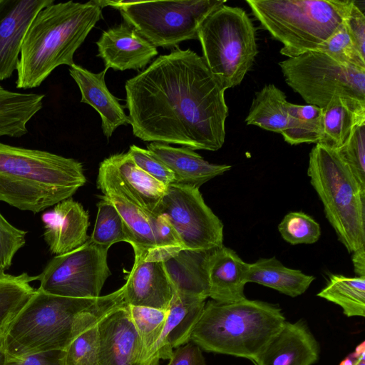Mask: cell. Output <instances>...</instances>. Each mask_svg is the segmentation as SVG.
<instances>
[{"mask_svg": "<svg viewBox=\"0 0 365 365\" xmlns=\"http://www.w3.org/2000/svg\"><path fill=\"white\" fill-rule=\"evenodd\" d=\"M314 51L349 66L365 68V58L357 51L344 23Z\"/></svg>", "mask_w": 365, "mask_h": 365, "instance_id": "cell-36", "label": "cell"}, {"mask_svg": "<svg viewBox=\"0 0 365 365\" xmlns=\"http://www.w3.org/2000/svg\"><path fill=\"white\" fill-rule=\"evenodd\" d=\"M44 98L45 94L11 91L0 85V137L27 134V125L43 108Z\"/></svg>", "mask_w": 365, "mask_h": 365, "instance_id": "cell-27", "label": "cell"}, {"mask_svg": "<svg viewBox=\"0 0 365 365\" xmlns=\"http://www.w3.org/2000/svg\"><path fill=\"white\" fill-rule=\"evenodd\" d=\"M53 0H0V81L17 71L21 46L36 15Z\"/></svg>", "mask_w": 365, "mask_h": 365, "instance_id": "cell-14", "label": "cell"}, {"mask_svg": "<svg viewBox=\"0 0 365 365\" xmlns=\"http://www.w3.org/2000/svg\"><path fill=\"white\" fill-rule=\"evenodd\" d=\"M26 234L10 224L0 212V272L11 267L14 255L25 245Z\"/></svg>", "mask_w": 365, "mask_h": 365, "instance_id": "cell-40", "label": "cell"}, {"mask_svg": "<svg viewBox=\"0 0 365 365\" xmlns=\"http://www.w3.org/2000/svg\"><path fill=\"white\" fill-rule=\"evenodd\" d=\"M197 39L206 65L225 90L241 83L258 53L252 21L237 6L223 5L210 14Z\"/></svg>", "mask_w": 365, "mask_h": 365, "instance_id": "cell-8", "label": "cell"}, {"mask_svg": "<svg viewBox=\"0 0 365 365\" xmlns=\"http://www.w3.org/2000/svg\"><path fill=\"white\" fill-rule=\"evenodd\" d=\"M97 187L120 214L125 226L128 243L135 255L146 260H158V249L150 225V211L142 207L135 196L118 176L108 158L98 168Z\"/></svg>", "mask_w": 365, "mask_h": 365, "instance_id": "cell-13", "label": "cell"}, {"mask_svg": "<svg viewBox=\"0 0 365 365\" xmlns=\"http://www.w3.org/2000/svg\"><path fill=\"white\" fill-rule=\"evenodd\" d=\"M108 248L88 240L69 252L56 255L42 272L31 276L40 282L38 289L61 297L96 298L111 274L108 265Z\"/></svg>", "mask_w": 365, "mask_h": 365, "instance_id": "cell-11", "label": "cell"}, {"mask_svg": "<svg viewBox=\"0 0 365 365\" xmlns=\"http://www.w3.org/2000/svg\"><path fill=\"white\" fill-rule=\"evenodd\" d=\"M212 250L183 249L163 261L173 293L203 299L208 297L207 266Z\"/></svg>", "mask_w": 365, "mask_h": 365, "instance_id": "cell-24", "label": "cell"}, {"mask_svg": "<svg viewBox=\"0 0 365 365\" xmlns=\"http://www.w3.org/2000/svg\"><path fill=\"white\" fill-rule=\"evenodd\" d=\"M125 88L130 124L140 140L211 151L223 145L225 89L191 49L160 56Z\"/></svg>", "mask_w": 365, "mask_h": 365, "instance_id": "cell-1", "label": "cell"}, {"mask_svg": "<svg viewBox=\"0 0 365 365\" xmlns=\"http://www.w3.org/2000/svg\"><path fill=\"white\" fill-rule=\"evenodd\" d=\"M285 322L276 304L247 298L230 303L211 299L205 302L190 341L207 352L254 361Z\"/></svg>", "mask_w": 365, "mask_h": 365, "instance_id": "cell-5", "label": "cell"}, {"mask_svg": "<svg viewBox=\"0 0 365 365\" xmlns=\"http://www.w3.org/2000/svg\"><path fill=\"white\" fill-rule=\"evenodd\" d=\"M43 239L50 252L63 255L88 241L89 215L82 205L72 197L65 199L41 216Z\"/></svg>", "mask_w": 365, "mask_h": 365, "instance_id": "cell-16", "label": "cell"}, {"mask_svg": "<svg viewBox=\"0 0 365 365\" xmlns=\"http://www.w3.org/2000/svg\"><path fill=\"white\" fill-rule=\"evenodd\" d=\"M26 272L12 275L0 272V336H4L11 322L36 289Z\"/></svg>", "mask_w": 365, "mask_h": 365, "instance_id": "cell-31", "label": "cell"}, {"mask_svg": "<svg viewBox=\"0 0 365 365\" xmlns=\"http://www.w3.org/2000/svg\"><path fill=\"white\" fill-rule=\"evenodd\" d=\"M98 329L99 365H146L126 304L106 316Z\"/></svg>", "mask_w": 365, "mask_h": 365, "instance_id": "cell-15", "label": "cell"}, {"mask_svg": "<svg viewBox=\"0 0 365 365\" xmlns=\"http://www.w3.org/2000/svg\"><path fill=\"white\" fill-rule=\"evenodd\" d=\"M354 270L358 277H365V246L352 252Z\"/></svg>", "mask_w": 365, "mask_h": 365, "instance_id": "cell-45", "label": "cell"}, {"mask_svg": "<svg viewBox=\"0 0 365 365\" xmlns=\"http://www.w3.org/2000/svg\"><path fill=\"white\" fill-rule=\"evenodd\" d=\"M226 0L97 1L119 10L124 22L155 47L197 39L203 21Z\"/></svg>", "mask_w": 365, "mask_h": 365, "instance_id": "cell-9", "label": "cell"}, {"mask_svg": "<svg viewBox=\"0 0 365 365\" xmlns=\"http://www.w3.org/2000/svg\"><path fill=\"white\" fill-rule=\"evenodd\" d=\"M127 306L142 345L145 363L148 365V359L162 334L168 310Z\"/></svg>", "mask_w": 365, "mask_h": 365, "instance_id": "cell-33", "label": "cell"}, {"mask_svg": "<svg viewBox=\"0 0 365 365\" xmlns=\"http://www.w3.org/2000/svg\"><path fill=\"white\" fill-rule=\"evenodd\" d=\"M319 356V344L306 323L286 321L253 362L255 365H312Z\"/></svg>", "mask_w": 365, "mask_h": 365, "instance_id": "cell-19", "label": "cell"}, {"mask_svg": "<svg viewBox=\"0 0 365 365\" xmlns=\"http://www.w3.org/2000/svg\"><path fill=\"white\" fill-rule=\"evenodd\" d=\"M288 121L281 133L290 145L317 143L322 129L323 108L314 105L288 103Z\"/></svg>", "mask_w": 365, "mask_h": 365, "instance_id": "cell-32", "label": "cell"}, {"mask_svg": "<svg viewBox=\"0 0 365 365\" xmlns=\"http://www.w3.org/2000/svg\"><path fill=\"white\" fill-rule=\"evenodd\" d=\"M96 45L97 56L103 59L105 68L115 71L142 69L158 53L156 47L125 22L103 31Z\"/></svg>", "mask_w": 365, "mask_h": 365, "instance_id": "cell-17", "label": "cell"}, {"mask_svg": "<svg viewBox=\"0 0 365 365\" xmlns=\"http://www.w3.org/2000/svg\"><path fill=\"white\" fill-rule=\"evenodd\" d=\"M315 277L285 267L275 257L249 264L247 282L257 283L292 297L304 294Z\"/></svg>", "mask_w": 365, "mask_h": 365, "instance_id": "cell-26", "label": "cell"}, {"mask_svg": "<svg viewBox=\"0 0 365 365\" xmlns=\"http://www.w3.org/2000/svg\"><path fill=\"white\" fill-rule=\"evenodd\" d=\"M365 355V341H362L355 349V351L345 357L339 365H355L357 360Z\"/></svg>", "mask_w": 365, "mask_h": 365, "instance_id": "cell-46", "label": "cell"}, {"mask_svg": "<svg viewBox=\"0 0 365 365\" xmlns=\"http://www.w3.org/2000/svg\"><path fill=\"white\" fill-rule=\"evenodd\" d=\"M248 263L224 245L212 250L207 260L209 295L212 300L230 303L246 298Z\"/></svg>", "mask_w": 365, "mask_h": 365, "instance_id": "cell-22", "label": "cell"}, {"mask_svg": "<svg viewBox=\"0 0 365 365\" xmlns=\"http://www.w3.org/2000/svg\"><path fill=\"white\" fill-rule=\"evenodd\" d=\"M288 103L282 90L274 84H267L255 93L245 122L281 133L287 125Z\"/></svg>", "mask_w": 365, "mask_h": 365, "instance_id": "cell-29", "label": "cell"}, {"mask_svg": "<svg viewBox=\"0 0 365 365\" xmlns=\"http://www.w3.org/2000/svg\"><path fill=\"white\" fill-rule=\"evenodd\" d=\"M345 26L357 51L365 58V16L355 1Z\"/></svg>", "mask_w": 365, "mask_h": 365, "instance_id": "cell-42", "label": "cell"}, {"mask_svg": "<svg viewBox=\"0 0 365 365\" xmlns=\"http://www.w3.org/2000/svg\"><path fill=\"white\" fill-rule=\"evenodd\" d=\"M97 204L96 223L89 240L109 247L120 242H128L123 221L115 206L103 195Z\"/></svg>", "mask_w": 365, "mask_h": 365, "instance_id": "cell-34", "label": "cell"}, {"mask_svg": "<svg viewBox=\"0 0 365 365\" xmlns=\"http://www.w3.org/2000/svg\"><path fill=\"white\" fill-rule=\"evenodd\" d=\"M282 237L288 243L313 244L321 236L319 224L311 216L302 212L287 214L278 225Z\"/></svg>", "mask_w": 365, "mask_h": 365, "instance_id": "cell-35", "label": "cell"}, {"mask_svg": "<svg viewBox=\"0 0 365 365\" xmlns=\"http://www.w3.org/2000/svg\"><path fill=\"white\" fill-rule=\"evenodd\" d=\"M86 178L79 161L0 142V202L40 212L71 197Z\"/></svg>", "mask_w": 365, "mask_h": 365, "instance_id": "cell-4", "label": "cell"}, {"mask_svg": "<svg viewBox=\"0 0 365 365\" xmlns=\"http://www.w3.org/2000/svg\"><path fill=\"white\" fill-rule=\"evenodd\" d=\"M167 365H206L202 349L189 341L173 350Z\"/></svg>", "mask_w": 365, "mask_h": 365, "instance_id": "cell-44", "label": "cell"}, {"mask_svg": "<svg viewBox=\"0 0 365 365\" xmlns=\"http://www.w3.org/2000/svg\"><path fill=\"white\" fill-rule=\"evenodd\" d=\"M69 73L79 88L81 102L92 106L100 115L104 135L109 138L120 125L130 124L118 99L109 91L105 76L108 68L100 73H93L74 63L69 68Z\"/></svg>", "mask_w": 365, "mask_h": 365, "instance_id": "cell-21", "label": "cell"}, {"mask_svg": "<svg viewBox=\"0 0 365 365\" xmlns=\"http://www.w3.org/2000/svg\"><path fill=\"white\" fill-rule=\"evenodd\" d=\"M148 150L173 173L177 184L200 187L231 169L229 165L210 163L188 147L175 148L162 143H150Z\"/></svg>", "mask_w": 365, "mask_h": 365, "instance_id": "cell-23", "label": "cell"}, {"mask_svg": "<svg viewBox=\"0 0 365 365\" xmlns=\"http://www.w3.org/2000/svg\"><path fill=\"white\" fill-rule=\"evenodd\" d=\"M336 150L361 187L365 189V123L358 125L347 141Z\"/></svg>", "mask_w": 365, "mask_h": 365, "instance_id": "cell-39", "label": "cell"}, {"mask_svg": "<svg viewBox=\"0 0 365 365\" xmlns=\"http://www.w3.org/2000/svg\"><path fill=\"white\" fill-rule=\"evenodd\" d=\"M284 81L306 103L324 108L334 96L365 101V68L308 51L279 63Z\"/></svg>", "mask_w": 365, "mask_h": 365, "instance_id": "cell-10", "label": "cell"}, {"mask_svg": "<svg viewBox=\"0 0 365 365\" xmlns=\"http://www.w3.org/2000/svg\"><path fill=\"white\" fill-rule=\"evenodd\" d=\"M365 123V101L334 96L323 108L322 129L317 143L339 149L353 130Z\"/></svg>", "mask_w": 365, "mask_h": 365, "instance_id": "cell-25", "label": "cell"}, {"mask_svg": "<svg viewBox=\"0 0 365 365\" xmlns=\"http://www.w3.org/2000/svg\"><path fill=\"white\" fill-rule=\"evenodd\" d=\"M307 175L339 240L352 253L365 246V189L336 149L317 143Z\"/></svg>", "mask_w": 365, "mask_h": 365, "instance_id": "cell-7", "label": "cell"}, {"mask_svg": "<svg viewBox=\"0 0 365 365\" xmlns=\"http://www.w3.org/2000/svg\"><path fill=\"white\" fill-rule=\"evenodd\" d=\"M155 213L168 216L185 249L211 250L223 245V224L198 187L169 185Z\"/></svg>", "mask_w": 365, "mask_h": 365, "instance_id": "cell-12", "label": "cell"}, {"mask_svg": "<svg viewBox=\"0 0 365 365\" xmlns=\"http://www.w3.org/2000/svg\"><path fill=\"white\" fill-rule=\"evenodd\" d=\"M355 365H365V355L361 356L355 364Z\"/></svg>", "mask_w": 365, "mask_h": 365, "instance_id": "cell-48", "label": "cell"}, {"mask_svg": "<svg viewBox=\"0 0 365 365\" xmlns=\"http://www.w3.org/2000/svg\"><path fill=\"white\" fill-rule=\"evenodd\" d=\"M126 304L168 310L173 290L163 261L135 255L133 267L123 286Z\"/></svg>", "mask_w": 365, "mask_h": 365, "instance_id": "cell-18", "label": "cell"}, {"mask_svg": "<svg viewBox=\"0 0 365 365\" xmlns=\"http://www.w3.org/2000/svg\"><path fill=\"white\" fill-rule=\"evenodd\" d=\"M205 300L173 293L162 334L148 361L158 365L160 359H169L176 349L190 341L192 331L203 311Z\"/></svg>", "mask_w": 365, "mask_h": 365, "instance_id": "cell-20", "label": "cell"}, {"mask_svg": "<svg viewBox=\"0 0 365 365\" xmlns=\"http://www.w3.org/2000/svg\"><path fill=\"white\" fill-rule=\"evenodd\" d=\"M125 304L123 288L96 298H72L36 289L4 334L7 359L66 350L81 334Z\"/></svg>", "mask_w": 365, "mask_h": 365, "instance_id": "cell-2", "label": "cell"}, {"mask_svg": "<svg viewBox=\"0 0 365 365\" xmlns=\"http://www.w3.org/2000/svg\"><path fill=\"white\" fill-rule=\"evenodd\" d=\"M261 26L292 58L314 51L348 18L354 0H247Z\"/></svg>", "mask_w": 365, "mask_h": 365, "instance_id": "cell-6", "label": "cell"}, {"mask_svg": "<svg viewBox=\"0 0 365 365\" xmlns=\"http://www.w3.org/2000/svg\"><path fill=\"white\" fill-rule=\"evenodd\" d=\"M148 218L158 249V260L165 261L185 249L166 215L150 212Z\"/></svg>", "mask_w": 365, "mask_h": 365, "instance_id": "cell-37", "label": "cell"}, {"mask_svg": "<svg viewBox=\"0 0 365 365\" xmlns=\"http://www.w3.org/2000/svg\"><path fill=\"white\" fill-rule=\"evenodd\" d=\"M4 365H66V350H52L7 359Z\"/></svg>", "mask_w": 365, "mask_h": 365, "instance_id": "cell-43", "label": "cell"}, {"mask_svg": "<svg viewBox=\"0 0 365 365\" xmlns=\"http://www.w3.org/2000/svg\"><path fill=\"white\" fill-rule=\"evenodd\" d=\"M128 153L140 169L159 182L167 186L175 182L171 170L148 149L132 145Z\"/></svg>", "mask_w": 365, "mask_h": 365, "instance_id": "cell-41", "label": "cell"}, {"mask_svg": "<svg viewBox=\"0 0 365 365\" xmlns=\"http://www.w3.org/2000/svg\"><path fill=\"white\" fill-rule=\"evenodd\" d=\"M7 359L5 349L4 336H0V365H4Z\"/></svg>", "mask_w": 365, "mask_h": 365, "instance_id": "cell-47", "label": "cell"}, {"mask_svg": "<svg viewBox=\"0 0 365 365\" xmlns=\"http://www.w3.org/2000/svg\"><path fill=\"white\" fill-rule=\"evenodd\" d=\"M317 296L339 305L346 317L365 316V277L331 274Z\"/></svg>", "mask_w": 365, "mask_h": 365, "instance_id": "cell-30", "label": "cell"}, {"mask_svg": "<svg viewBox=\"0 0 365 365\" xmlns=\"http://www.w3.org/2000/svg\"><path fill=\"white\" fill-rule=\"evenodd\" d=\"M101 18L94 0L53 2L38 11L24 38L16 88H37L59 66L73 65L75 52Z\"/></svg>", "mask_w": 365, "mask_h": 365, "instance_id": "cell-3", "label": "cell"}, {"mask_svg": "<svg viewBox=\"0 0 365 365\" xmlns=\"http://www.w3.org/2000/svg\"><path fill=\"white\" fill-rule=\"evenodd\" d=\"M108 159L142 207L155 213L168 186L140 169L128 153L114 154Z\"/></svg>", "mask_w": 365, "mask_h": 365, "instance_id": "cell-28", "label": "cell"}, {"mask_svg": "<svg viewBox=\"0 0 365 365\" xmlns=\"http://www.w3.org/2000/svg\"><path fill=\"white\" fill-rule=\"evenodd\" d=\"M66 365H99L98 324L81 334L68 346Z\"/></svg>", "mask_w": 365, "mask_h": 365, "instance_id": "cell-38", "label": "cell"}]
</instances>
